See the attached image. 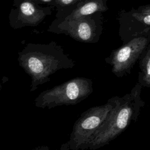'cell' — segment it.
<instances>
[{"instance_id":"4","label":"cell","mask_w":150,"mask_h":150,"mask_svg":"<svg viewBox=\"0 0 150 150\" xmlns=\"http://www.w3.org/2000/svg\"><path fill=\"white\" fill-rule=\"evenodd\" d=\"M93 91L90 79L77 77L42 91L35 98L38 108L50 109L61 105H76Z\"/></svg>"},{"instance_id":"7","label":"cell","mask_w":150,"mask_h":150,"mask_svg":"<svg viewBox=\"0 0 150 150\" xmlns=\"http://www.w3.org/2000/svg\"><path fill=\"white\" fill-rule=\"evenodd\" d=\"M118 35L122 43L145 32L150 30V4L128 11L121 9L117 17Z\"/></svg>"},{"instance_id":"3","label":"cell","mask_w":150,"mask_h":150,"mask_svg":"<svg viewBox=\"0 0 150 150\" xmlns=\"http://www.w3.org/2000/svg\"><path fill=\"white\" fill-rule=\"evenodd\" d=\"M119 96H113L105 104L94 106L83 112L74 122L69 140L60 150H84L94 134L103 125L117 104Z\"/></svg>"},{"instance_id":"1","label":"cell","mask_w":150,"mask_h":150,"mask_svg":"<svg viewBox=\"0 0 150 150\" xmlns=\"http://www.w3.org/2000/svg\"><path fill=\"white\" fill-rule=\"evenodd\" d=\"M18 62L31 79L30 91L48 83L50 76L62 69L74 67V61L56 42L48 43H28L18 52Z\"/></svg>"},{"instance_id":"2","label":"cell","mask_w":150,"mask_h":150,"mask_svg":"<svg viewBox=\"0 0 150 150\" xmlns=\"http://www.w3.org/2000/svg\"><path fill=\"white\" fill-rule=\"evenodd\" d=\"M142 86L137 83L131 91L120 97L103 125L90 141L87 149L95 150L108 145L124 132L131 122H136L145 101L141 98Z\"/></svg>"},{"instance_id":"8","label":"cell","mask_w":150,"mask_h":150,"mask_svg":"<svg viewBox=\"0 0 150 150\" xmlns=\"http://www.w3.org/2000/svg\"><path fill=\"white\" fill-rule=\"evenodd\" d=\"M9 14V23L14 29H21L39 25L45 18L50 15L53 8L51 6H43L34 2L23 0L14 5Z\"/></svg>"},{"instance_id":"5","label":"cell","mask_w":150,"mask_h":150,"mask_svg":"<svg viewBox=\"0 0 150 150\" xmlns=\"http://www.w3.org/2000/svg\"><path fill=\"white\" fill-rule=\"evenodd\" d=\"M103 21L101 12L67 20L54 19L48 27L47 31L66 35L80 42L96 43L99 41L102 34Z\"/></svg>"},{"instance_id":"14","label":"cell","mask_w":150,"mask_h":150,"mask_svg":"<svg viewBox=\"0 0 150 150\" xmlns=\"http://www.w3.org/2000/svg\"><path fill=\"white\" fill-rule=\"evenodd\" d=\"M1 84L0 83V91H1Z\"/></svg>"},{"instance_id":"13","label":"cell","mask_w":150,"mask_h":150,"mask_svg":"<svg viewBox=\"0 0 150 150\" xmlns=\"http://www.w3.org/2000/svg\"><path fill=\"white\" fill-rule=\"evenodd\" d=\"M32 150H51V149H50V148L49 146L43 145V146H37V147L33 149H32ZM54 150H58V149H54Z\"/></svg>"},{"instance_id":"12","label":"cell","mask_w":150,"mask_h":150,"mask_svg":"<svg viewBox=\"0 0 150 150\" xmlns=\"http://www.w3.org/2000/svg\"><path fill=\"white\" fill-rule=\"evenodd\" d=\"M23 0H13V5ZM28 1H30L32 2H34L35 3L39 4H46V5H48L49 6H50L52 5V4L53 3L54 0H28Z\"/></svg>"},{"instance_id":"11","label":"cell","mask_w":150,"mask_h":150,"mask_svg":"<svg viewBox=\"0 0 150 150\" xmlns=\"http://www.w3.org/2000/svg\"><path fill=\"white\" fill-rule=\"evenodd\" d=\"M82 0H54L50 5L56 11L71 8Z\"/></svg>"},{"instance_id":"6","label":"cell","mask_w":150,"mask_h":150,"mask_svg":"<svg viewBox=\"0 0 150 150\" xmlns=\"http://www.w3.org/2000/svg\"><path fill=\"white\" fill-rule=\"evenodd\" d=\"M149 41L150 30L136 36L112 50L105 58V63L111 67V72L117 77L130 74Z\"/></svg>"},{"instance_id":"9","label":"cell","mask_w":150,"mask_h":150,"mask_svg":"<svg viewBox=\"0 0 150 150\" xmlns=\"http://www.w3.org/2000/svg\"><path fill=\"white\" fill-rule=\"evenodd\" d=\"M108 9L107 0H82L68 9L57 11L55 19L67 20L90 15L96 12H104Z\"/></svg>"},{"instance_id":"10","label":"cell","mask_w":150,"mask_h":150,"mask_svg":"<svg viewBox=\"0 0 150 150\" xmlns=\"http://www.w3.org/2000/svg\"><path fill=\"white\" fill-rule=\"evenodd\" d=\"M139 66L137 82L142 87L150 88V41L139 57Z\"/></svg>"}]
</instances>
